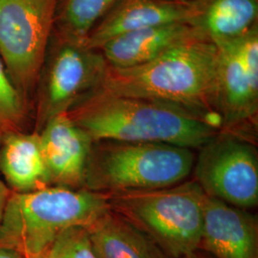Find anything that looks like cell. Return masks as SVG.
<instances>
[{
  "mask_svg": "<svg viewBox=\"0 0 258 258\" xmlns=\"http://www.w3.org/2000/svg\"><path fill=\"white\" fill-rule=\"evenodd\" d=\"M85 229L98 258H167L146 233L110 209Z\"/></svg>",
  "mask_w": 258,
  "mask_h": 258,
  "instance_id": "cell-16",
  "label": "cell"
},
{
  "mask_svg": "<svg viewBox=\"0 0 258 258\" xmlns=\"http://www.w3.org/2000/svg\"><path fill=\"white\" fill-rule=\"evenodd\" d=\"M206 198L194 179L163 188L109 194L108 204L166 257L183 258L199 249Z\"/></svg>",
  "mask_w": 258,
  "mask_h": 258,
  "instance_id": "cell-5",
  "label": "cell"
},
{
  "mask_svg": "<svg viewBox=\"0 0 258 258\" xmlns=\"http://www.w3.org/2000/svg\"><path fill=\"white\" fill-rule=\"evenodd\" d=\"M37 133L51 185L84 188L90 136L67 113L50 119Z\"/></svg>",
  "mask_w": 258,
  "mask_h": 258,
  "instance_id": "cell-10",
  "label": "cell"
},
{
  "mask_svg": "<svg viewBox=\"0 0 258 258\" xmlns=\"http://www.w3.org/2000/svg\"><path fill=\"white\" fill-rule=\"evenodd\" d=\"M0 258H27L24 254L18 251L17 249H12L0 245Z\"/></svg>",
  "mask_w": 258,
  "mask_h": 258,
  "instance_id": "cell-21",
  "label": "cell"
},
{
  "mask_svg": "<svg viewBox=\"0 0 258 258\" xmlns=\"http://www.w3.org/2000/svg\"><path fill=\"white\" fill-rule=\"evenodd\" d=\"M217 58L214 43L192 41L144 64L107 65L100 88L118 96L173 103L219 119L215 112Z\"/></svg>",
  "mask_w": 258,
  "mask_h": 258,
  "instance_id": "cell-2",
  "label": "cell"
},
{
  "mask_svg": "<svg viewBox=\"0 0 258 258\" xmlns=\"http://www.w3.org/2000/svg\"><path fill=\"white\" fill-rule=\"evenodd\" d=\"M58 0H0V56L26 101L37 86Z\"/></svg>",
  "mask_w": 258,
  "mask_h": 258,
  "instance_id": "cell-6",
  "label": "cell"
},
{
  "mask_svg": "<svg viewBox=\"0 0 258 258\" xmlns=\"http://www.w3.org/2000/svg\"><path fill=\"white\" fill-rule=\"evenodd\" d=\"M198 40L208 39L190 23L173 22L115 37L99 51L111 67L129 68L147 63L172 48Z\"/></svg>",
  "mask_w": 258,
  "mask_h": 258,
  "instance_id": "cell-13",
  "label": "cell"
},
{
  "mask_svg": "<svg viewBox=\"0 0 258 258\" xmlns=\"http://www.w3.org/2000/svg\"><path fill=\"white\" fill-rule=\"evenodd\" d=\"M0 174L16 194L51 185L37 132L19 131L0 141Z\"/></svg>",
  "mask_w": 258,
  "mask_h": 258,
  "instance_id": "cell-14",
  "label": "cell"
},
{
  "mask_svg": "<svg viewBox=\"0 0 258 258\" xmlns=\"http://www.w3.org/2000/svg\"><path fill=\"white\" fill-rule=\"evenodd\" d=\"M27 258H49V256H48L46 251V252H44V253H41V254H38V255H35V256H29V257Z\"/></svg>",
  "mask_w": 258,
  "mask_h": 258,
  "instance_id": "cell-23",
  "label": "cell"
},
{
  "mask_svg": "<svg viewBox=\"0 0 258 258\" xmlns=\"http://www.w3.org/2000/svg\"><path fill=\"white\" fill-rule=\"evenodd\" d=\"M106 67L100 51L58 37L55 49L46 56L37 83L35 132L98 89Z\"/></svg>",
  "mask_w": 258,
  "mask_h": 258,
  "instance_id": "cell-7",
  "label": "cell"
},
{
  "mask_svg": "<svg viewBox=\"0 0 258 258\" xmlns=\"http://www.w3.org/2000/svg\"><path fill=\"white\" fill-rule=\"evenodd\" d=\"M198 249L213 258H258L257 217L207 196Z\"/></svg>",
  "mask_w": 258,
  "mask_h": 258,
  "instance_id": "cell-11",
  "label": "cell"
},
{
  "mask_svg": "<svg viewBox=\"0 0 258 258\" xmlns=\"http://www.w3.org/2000/svg\"><path fill=\"white\" fill-rule=\"evenodd\" d=\"M216 46L215 112L221 131L248 138L257 126L258 27Z\"/></svg>",
  "mask_w": 258,
  "mask_h": 258,
  "instance_id": "cell-9",
  "label": "cell"
},
{
  "mask_svg": "<svg viewBox=\"0 0 258 258\" xmlns=\"http://www.w3.org/2000/svg\"><path fill=\"white\" fill-rule=\"evenodd\" d=\"M194 149L161 143L94 141L84 188L115 194L171 186L194 171Z\"/></svg>",
  "mask_w": 258,
  "mask_h": 258,
  "instance_id": "cell-4",
  "label": "cell"
},
{
  "mask_svg": "<svg viewBox=\"0 0 258 258\" xmlns=\"http://www.w3.org/2000/svg\"><path fill=\"white\" fill-rule=\"evenodd\" d=\"M49 258H98L85 228L63 231L47 250Z\"/></svg>",
  "mask_w": 258,
  "mask_h": 258,
  "instance_id": "cell-19",
  "label": "cell"
},
{
  "mask_svg": "<svg viewBox=\"0 0 258 258\" xmlns=\"http://www.w3.org/2000/svg\"><path fill=\"white\" fill-rule=\"evenodd\" d=\"M68 116L94 141L161 143L201 148L221 131V121L208 114L148 99L96 89Z\"/></svg>",
  "mask_w": 258,
  "mask_h": 258,
  "instance_id": "cell-1",
  "label": "cell"
},
{
  "mask_svg": "<svg viewBox=\"0 0 258 258\" xmlns=\"http://www.w3.org/2000/svg\"><path fill=\"white\" fill-rule=\"evenodd\" d=\"M119 0H58L55 26L58 37L84 44L100 20Z\"/></svg>",
  "mask_w": 258,
  "mask_h": 258,
  "instance_id": "cell-17",
  "label": "cell"
},
{
  "mask_svg": "<svg viewBox=\"0 0 258 258\" xmlns=\"http://www.w3.org/2000/svg\"><path fill=\"white\" fill-rule=\"evenodd\" d=\"M11 194H12V191L10 190L7 184H5L2 176L0 174V223L2 220L4 211H5L6 205L8 203Z\"/></svg>",
  "mask_w": 258,
  "mask_h": 258,
  "instance_id": "cell-20",
  "label": "cell"
},
{
  "mask_svg": "<svg viewBox=\"0 0 258 258\" xmlns=\"http://www.w3.org/2000/svg\"><path fill=\"white\" fill-rule=\"evenodd\" d=\"M26 101L10 80L0 56V141L11 133L23 131Z\"/></svg>",
  "mask_w": 258,
  "mask_h": 258,
  "instance_id": "cell-18",
  "label": "cell"
},
{
  "mask_svg": "<svg viewBox=\"0 0 258 258\" xmlns=\"http://www.w3.org/2000/svg\"><path fill=\"white\" fill-rule=\"evenodd\" d=\"M192 172L207 196L243 210L257 206V151L249 139L220 131L199 148Z\"/></svg>",
  "mask_w": 258,
  "mask_h": 258,
  "instance_id": "cell-8",
  "label": "cell"
},
{
  "mask_svg": "<svg viewBox=\"0 0 258 258\" xmlns=\"http://www.w3.org/2000/svg\"><path fill=\"white\" fill-rule=\"evenodd\" d=\"M192 3L176 0H119L93 28L85 46L99 51L115 37L173 22H188Z\"/></svg>",
  "mask_w": 258,
  "mask_h": 258,
  "instance_id": "cell-12",
  "label": "cell"
},
{
  "mask_svg": "<svg viewBox=\"0 0 258 258\" xmlns=\"http://www.w3.org/2000/svg\"><path fill=\"white\" fill-rule=\"evenodd\" d=\"M109 194L49 185L10 195L0 223V245L26 257L46 252L55 238L72 228H87L109 210Z\"/></svg>",
  "mask_w": 258,
  "mask_h": 258,
  "instance_id": "cell-3",
  "label": "cell"
},
{
  "mask_svg": "<svg viewBox=\"0 0 258 258\" xmlns=\"http://www.w3.org/2000/svg\"><path fill=\"white\" fill-rule=\"evenodd\" d=\"M176 1H183V2H191L192 0H176Z\"/></svg>",
  "mask_w": 258,
  "mask_h": 258,
  "instance_id": "cell-24",
  "label": "cell"
},
{
  "mask_svg": "<svg viewBox=\"0 0 258 258\" xmlns=\"http://www.w3.org/2000/svg\"><path fill=\"white\" fill-rule=\"evenodd\" d=\"M188 23L219 45L258 27V0H192Z\"/></svg>",
  "mask_w": 258,
  "mask_h": 258,
  "instance_id": "cell-15",
  "label": "cell"
},
{
  "mask_svg": "<svg viewBox=\"0 0 258 258\" xmlns=\"http://www.w3.org/2000/svg\"><path fill=\"white\" fill-rule=\"evenodd\" d=\"M183 258H213L212 256H211L210 254H208L207 252H205V251H202V250H200V249H197V250H195L194 252H191V253H189V254H187V255H185Z\"/></svg>",
  "mask_w": 258,
  "mask_h": 258,
  "instance_id": "cell-22",
  "label": "cell"
}]
</instances>
